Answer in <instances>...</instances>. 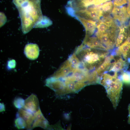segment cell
<instances>
[{
  "label": "cell",
  "instance_id": "obj_23",
  "mask_svg": "<svg viewBox=\"0 0 130 130\" xmlns=\"http://www.w3.org/2000/svg\"><path fill=\"white\" fill-rule=\"evenodd\" d=\"M128 13L130 15V0H129L128 5L127 8Z\"/></svg>",
  "mask_w": 130,
  "mask_h": 130
},
{
  "label": "cell",
  "instance_id": "obj_24",
  "mask_svg": "<svg viewBox=\"0 0 130 130\" xmlns=\"http://www.w3.org/2000/svg\"><path fill=\"white\" fill-rule=\"evenodd\" d=\"M129 119L130 118V110H129Z\"/></svg>",
  "mask_w": 130,
  "mask_h": 130
},
{
  "label": "cell",
  "instance_id": "obj_1",
  "mask_svg": "<svg viewBox=\"0 0 130 130\" xmlns=\"http://www.w3.org/2000/svg\"><path fill=\"white\" fill-rule=\"evenodd\" d=\"M41 0H13L17 9L23 33H27L43 19Z\"/></svg>",
  "mask_w": 130,
  "mask_h": 130
},
{
  "label": "cell",
  "instance_id": "obj_8",
  "mask_svg": "<svg viewBox=\"0 0 130 130\" xmlns=\"http://www.w3.org/2000/svg\"><path fill=\"white\" fill-rule=\"evenodd\" d=\"M34 120L33 123L32 129L39 127L44 129L49 126L48 122L42 114L40 108L34 113Z\"/></svg>",
  "mask_w": 130,
  "mask_h": 130
},
{
  "label": "cell",
  "instance_id": "obj_2",
  "mask_svg": "<svg viewBox=\"0 0 130 130\" xmlns=\"http://www.w3.org/2000/svg\"><path fill=\"white\" fill-rule=\"evenodd\" d=\"M110 52L89 47L82 43L73 54L78 67L92 73L103 62Z\"/></svg>",
  "mask_w": 130,
  "mask_h": 130
},
{
  "label": "cell",
  "instance_id": "obj_12",
  "mask_svg": "<svg viewBox=\"0 0 130 130\" xmlns=\"http://www.w3.org/2000/svg\"><path fill=\"white\" fill-rule=\"evenodd\" d=\"M76 19L79 21L84 26L86 31L85 36H90L93 35L97 27L96 21L81 18Z\"/></svg>",
  "mask_w": 130,
  "mask_h": 130
},
{
  "label": "cell",
  "instance_id": "obj_6",
  "mask_svg": "<svg viewBox=\"0 0 130 130\" xmlns=\"http://www.w3.org/2000/svg\"><path fill=\"white\" fill-rule=\"evenodd\" d=\"M23 108L33 113L40 108L38 99L36 95L32 94L25 100Z\"/></svg>",
  "mask_w": 130,
  "mask_h": 130
},
{
  "label": "cell",
  "instance_id": "obj_5",
  "mask_svg": "<svg viewBox=\"0 0 130 130\" xmlns=\"http://www.w3.org/2000/svg\"><path fill=\"white\" fill-rule=\"evenodd\" d=\"M113 52L115 55L121 56L125 59L130 60V34L125 41Z\"/></svg>",
  "mask_w": 130,
  "mask_h": 130
},
{
  "label": "cell",
  "instance_id": "obj_19",
  "mask_svg": "<svg viewBox=\"0 0 130 130\" xmlns=\"http://www.w3.org/2000/svg\"><path fill=\"white\" fill-rule=\"evenodd\" d=\"M25 103V100L20 97L16 98L13 102V104L16 108L19 109L23 107Z\"/></svg>",
  "mask_w": 130,
  "mask_h": 130
},
{
  "label": "cell",
  "instance_id": "obj_15",
  "mask_svg": "<svg viewBox=\"0 0 130 130\" xmlns=\"http://www.w3.org/2000/svg\"><path fill=\"white\" fill-rule=\"evenodd\" d=\"M52 24V20L47 17L44 16L43 19L36 24L34 26L35 28H43L48 27Z\"/></svg>",
  "mask_w": 130,
  "mask_h": 130
},
{
  "label": "cell",
  "instance_id": "obj_21",
  "mask_svg": "<svg viewBox=\"0 0 130 130\" xmlns=\"http://www.w3.org/2000/svg\"><path fill=\"white\" fill-rule=\"evenodd\" d=\"M15 65V62L14 60H10L8 62V66L10 68H14Z\"/></svg>",
  "mask_w": 130,
  "mask_h": 130
},
{
  "label": "cell",
  "instance_id": "obj_9",
  "mask_svg": "<svg viewBox=\"0 0 130 130\" xmlns=\"http://www.w3.org/2000/svg\"><path fill=\"white\" fill-rule=\"evenodd\" d=\"M16 116L21 117L24 119L27 129H32V125L34 119L33 113L24 109L21 108L19 109Z\"/></svg>",
  "mask_w": 130,
  "mask_h": 130
},
{
  "label": "cell",
  "instance_id": "obj_22",
  "mask_svg": "<svg viewBox=\"0 0 130 130\" xmlns=\"http://www.w3.org/2000/svg\"><path fill=\"white\" fill-rule=\"evenodd\" d=\"M0 112H1L5 111V107L3 103H0Z\"/></svg>",
  "mask_w": 130,
  "mask_h": 130
},
{
  "label": "cell",
  "instance_id": "obj_18",
  "mask_svg": "<svg viewBox=\"0 0 130 130\" xmlns=\"http://www.w3.org/2000/svg\"><path fill=\"white\" fill-rule=\"evenodd\" d=\"M120 73L119 77L122 81L125 84H130V71L126 70Z\"/></svg>",
  "mask_w": 130,
  "mask_h": 130
},
{
  "label": "cell",
  "instance_id": "obj_7",
  "mask_svg": "<svg viewBox=\"0 0 130 130\" xmlns=\"http://www.w3.org/2000/svg\"><path fill=\"white\" fill-rule=\"evenodd\" d=\"M39 49L38 45L36 44L30 43L26 44L24 48V53L29 59H36L39 54Z\"/></svg>",
  "mask_w": 130,
  "mask_h": 130
},
{
  "label": "cell",
  "instance_id": "obj_3",
  "mask_svg": "<svg viewBox=\"0 0 130 130\" xmlns=\"http://www.w3.org/2000/svg\"><path fill=\"white\" fill-rule=\"evenodd\" d=\"M104 73L101 77L99 83L106 89L108 96L112 101L115 100L116 104L118 100L122 87V81L118 77V73Z\"/></svg>",
  "mask_w": 130,
  "mask_h": 130
},
{
  "label": "cell",
  "instance_id": "obj_16",
  "mask_svg": "<svg viewBox=\"0 0 130 130\" xmlns=\"http://www.w3.org/2000/svg\"><path fill=\"white\" fill-rule=\"evenodd\" d=\"M111 22H101L99 23L97 26L98 31L96 34L105 32L106 30L111 26Z\"/></svg>",
  "mask_w": 130,
  "mask_h": 130
},
{
  "label": "cell",
  "instance_id": "obj_10",
  "mask_svg": "<svg viewBox=\"0 0 130 130\" xmlns=\"http://www.w3.org/2000/svg\"><path fill=\"white\" fill-rule=\"evenodd\" d=\"M114 57V55L112 53L109 54L102 64L95 71L100 78L104 73L108 71L113 61Z\"/></svg>",
  "mask_w": 130,
  "mask_h": 130
},
{
  "label": "cell",
  "instance_id": "obj_11",
  "mask_svg": "<svg viewBox=\"0 0 130 130\" xmlns=\"http://www.w3.org/2000/svg\"><path fill=\"white\" fill-rule=\"evenodd\" d=\"M82 44L91 48L106 50L98 39L94 36H85Z\"/></svg>",
  "mask_w": 130,
  "mask_h": 130
},
{
  "label": "cell",
  "instance_id": "obj_17",
  "mask_svg": "<svg viewBox=\"0 0 130 130\" xmlns=\"http://www.w3.org/2000/svg\"><path fill=\"white\" fill-rule=\"evenodd\" d=\"M14 122L16 127L19 129H24L26 127V121L23 118L20 116H16V118Z\"/></svg>",
  "mask_w": 130,
  "mask_h": 130
},
{
  "label": "cell",
  "instance_id": "obj_14",
  "mask_svg": "<svg viewBox=\"0 0 130 130\" xmlns=\"http://www.w3.org/2000/svg\"><path fill=\"white\" fill-rule=\"evenodd\" d=\"M128 36L125 32L124 29H121L119 34L116 38V47H117L121 45L126 40Z\"/></svg>",
  "mask_w": 130,
  "mask_h": 130
},
{
  "label": "cell",
  "instance_id": "obj_4",
  "mask_svg": "<svg viewBox=\"0 0 130 130\" xmlns=\"http://www.w3.org/2000/svg\"><path fill=\"white\" fill-rule=\"evenodd\" d=\"M114 55L113 61L107 72L121 73L126 70L130 64V60L125 59L120 56Z\"/></svg>",
  "mask_w": 130,
  "mask_h": 130
},
{
  "label": "cell",
  "instance_id": "obj_13",
  "mask_svg": "<svg viewBox=\"0 0 130 130\" xmlns=\"http://www.w3.org/2000/svg\"><path fill=\"white\" fill-rule=\"evenodd\" d=\"M127 9L125 7L114 6L112 12L115 18L119 20L124 21L127 18L128 15L127 13Z\"/></svg>",
  "mask_w": 130,
  "mask_h": 130
},
{
  "label": "cell",
  "instance_id": "obj_20",
  "mask_svg": "<svg viewBox=\"0 0 130 130\" xmlns=\"http://www.w3.org/2000/svg\"><path fill=\"white\" fill-rule=\"evenodd\" d=\"M7 20L6 17L3 12L0 13V26L2 27L6 23Z\"/></svg>",
  "mask_w": 130,
  "mask_h": 130
}]
</instances>
